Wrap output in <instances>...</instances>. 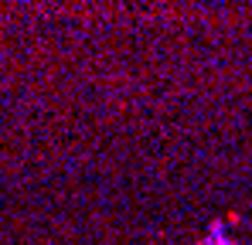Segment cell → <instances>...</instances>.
Masks as SVG:
<instances>
[{"label": "cell", "mask_w": 252, "mask_h": 245, "mask_svg": "<svg viewBox=\"0 0 252 245\" xmlns=\"http://www.w3.org/2000/svg\"><path fill=\"white\" fill-rule=\"evenodd\" d=\"M239 221H242V214H239V211H232V214L225 218V225H239Z\"/></svg>", "instance_id": "obj_2"}, {"label": "cell", "mask_w": 252, "mask_h": 245, "mask_svg": "<svg viewBox=\"0 0 252 245\" xmlns=\"http://www.w3.org/2000/svg\"><path fill=\"white\" fill-rule=\"evenodd\" d=\"M208 245H239L228 239V228H225V221H211L208 225V239H205Z\"/></svg>", "instance_id": "obj_1"}]
</instances>
